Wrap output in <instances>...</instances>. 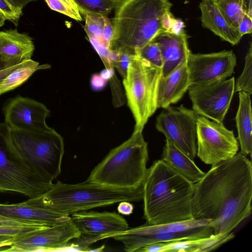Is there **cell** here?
Instances as JSON below:
<instances>
[{
	"label": "cell",
	"mask_w": 252,
	"mask_h": 252,
	"mask_svg": "<svg viewBox=\"0 0 252 252\" xmlns=\"http://www.w3.org/2000/svg\"><path fill=\"white\" fill-rule=\"evenodd\" d=\"M252 199V162L239 152L194 184L193 217L210 220L214 234L228 235L251 215Z\"/></svg>",
	"instance_id": "obj_1"
},
{
	"label": "cell",
	"mask_w": 252,
	"mask_h": 252,
	"mask_svg": "<svg viewBox=\"0 0 252 252\" xmlns=\"http://www.w3.org/2000/svg\"><path fill=\"white\" fill-rule=\"evenodd\" d=\"M194 184L161 159L148 168L142 186L144 218L151 224L193 219Z\"/></svg>",
	"instance_id": "obj_2"
},
{
	"label": "cell",
	"mask_w": 252,
	"mask_h": 252,
	"mask_svg": "<svg viewBox=\"0 0 252 252\" xmlns=\"http://www.w3.org/2000/svg\"><path fill=\"white\" fill-rule=\"evenodd\" d=\"M168 0H123L112 20L111 50L134 55L164 32L162 19L170 11Z\"/></svg>",
	"instance_id": "obj_3"
},
{
	"label": "cell",
	"mask_w": 252,
	"mask_h": 252,
	"mask_svg": "<svg viewBox=\"0 0 252 252\" xmlns=\"http://www.w3.org/2000/svg\"><path fill=\"white\" fill-rule=\"evenodd\" d=\"M142 188L135 189L114 188L85 181L76 184H53L44 193L26 202L70 216L74 213L122 201L142 199Z\"/></svg>",
	"instance_id": "obj_4"
},
{
	"label": "cell",
	"mask_w": 252,
	"mask_h": 252,
	"mask_svg": "<svg viewBox=\"0 0 252 252\" xmlns=\"http://www.w3.org/2000/svg\"><path fill=\"white\" fill-rule=\"evenodd\" d=\"M148 144L142 131L111 150L92 171L86 181L126 189L142 188L148 168Z\"/></svg>",
	"instance_id": "obj_5"
},
{
	"label": "cell",
	"mask_w": 252,
	"mask_h": 252,
	"mask_svg": "<svg viewBox=\"0 0 252 252\" xmlns=\"http://www.w3.org/2000/svg\"><path fill=\"white\" fill-rule=\"evenodd\" d=\"M10 138L22 158L44 179L52 183L60 175L64 142L54 128L37 131L10 128Z\"/></svg>",
	"instance_id": "obj_6"
},
{
	"label": "cell",
	"mask_w": 252,
	"mask_h": 252,
	"mask_svg": "<svg viewBox=\"0 0 252 252\" xmlns=\"http://www.w3.org/2000/svg\"><path fill=\"white\" fill-rule=\"evenodd\" d=\"M161 69L138 54L132 56L123 85L128 106L134 117V130L143 131L158 107V89Z\"/></svg>",
	"instance_id": "obj_7"
},
{
	"label": "cell",
	"mask_w": 252,
	"mask_h": 252,
	"mask_svg": "<svg viewBox=\"0 0 252 252\" xmlns=\"http://www.w3.org/2000/svg\"><path fill=\"white\" fill-rule=\"evenodd\" d=\"M20 157L10 138V128L0 123V192H14L29 198L48 190L52 186Z\"/></svg>",
	"instance_id": "obj_8"
},
{
	"label": "cell",
	"mask_w": 252,
	"mask_h": 252,
	"mask_svg": "<svg viewBox=\"0 0 252 252\" xmlns=\"http://www.w3.org/2000/svg\"><path fill=\"white\" fill-rule=\"evenodd\" d=\"M214 234L209 220L193 218L190 220L140 226L108 235L104 239L113 238L121 242L127 252H136L151 244L197 239Z\"/></svg>",
	"instance_id": "obj_9"
},
{
	"label": "cell",
	"mask_w": 252,
	"mask_h": 252,
	"mask_svg": "<svg viewBox=\"0 0 252 252\" xmlns=\"http://www.w3.org/2000/svg\"><path fill=\"white\" fill-rule=\"evenodd\" d=\"M196 145V156L211 166L233 158L239 150V142L232 130L223 123L201 116L197 121Z\"/></svg>",
	"instance_id": "obj_10"
},
{
	"label": "cell",
	"mask_w": 252,
	"mask_h": 252,
	"mask_svg": "<svg viewBox=\"0 0 252 252\" xmlns=\"http://www.w3.org/2000/svg\"><path fill=\"white\" fill-rule=\"evenodd\" d=\"M199 115L183 105L164 108L157 118L156 127L166 140L190 158L196 156V126Z\"/></svg>",
	"instance_id": "obj_11"
},
{
	"label": "cell",
	"mask_w": 252,
	"mask_h": 252,
	"mask_svg": "<svg viewBox=\"0 0 252 252\" xmlns=\"http://www.w3.org/2000/svg\"><path fill=\"white\" fill-rule=\"evenodd\" d=\"M235 78L197 85L188 91L192 110L199 116L222 123L234 93Z\"/></svg>",
	"instance_id": "obj_12"
},
{
	"label": "cell",
	"mask_w": 252,
	"mask_h": 252,
	"mask_svg": "<svg viewBox=\"0 0 252 252\" xmlns=\"http://www.w3.org/2000/svg\"><path fill=\"white\" fill-rule=\"evenodd\" d=\"M81 234L71 219L47 228L32 231L13 240L7 252L54 251L66 248Z\"/></svg>",
	"instance_id": "obj_13"
},
{
	"label": "cell",
	"mask_w": 252,
	"mask_h": 252,
	"mask_svg": "<svg viewBox=\"0 0 252 252\" xmlns=\"http://www.w3.org/2000/svg\"><path fill=\"white\" fill-rule=\"evenodd\" d=\"M236 64V57L231 50L190 53L187 61L190 86L225 80L234 73Z\"/></svg>",
	"instance_id": "obj_14"
},
{
	"label": "cell",
	"mask_w": 252,
	"mask_h": 252,
	"mask_svg": "<svg viewBox=\"0 0 252 252\" xmlns=\"http://www.w3.org/2000/svg\"><path fill=\"white\" fill-rule=\"evenodd\" d=\"M3 111L4 122L11 129L37 131L50 128L46 122L50 110L33 99L16 96L6 102Z\"/></svg>",
	"instance_id": "obj_15"
},
{
	"label": "cell",
	"mask_w": 252,
	"mask_h": 252,
	"mask_svg": "<svg viewBox=\"0 0 252 252\" xmlns=\"http://www.w3.org/2000/svg\"><path fill=\"white\" fill-rule=\"evenodd\" d=\"M70 219L81 234L91 237L92 243L103 239L111 234L126 230V220L115 213L79 212L71 215Z\"/></svg>",
	"instance_id": "obj_16"
},
{
	"label": "cell",
	"mask_w": 252,
	"mask_h": 252,
	"mask_svg": "<svg viewBox=\"0 0 252 252\" xmlns=\"http://www.w3.org/2000/svg\"><path fill=\"white\" fill-rule=\"evenodd\" d=\"M185 31L179 33L162 32L153 39L158 45L163 62L161 76L168 75L188 60L190 51Z\"/></svg>",
	"instance_id": "obj_17"
},
{
	"label": "cell",
	"mask_w": 252,
	"mask_h": 252,
	"mask_svg": "<svg viewBox=\"0 0 252 252\" xmlns=\"http://www.w3.org/2000/svg\"><path fill=\"white\" fill-rule=\"evenodd\" d=\"M34 48L32 38L16 29L0 32V57L8 67L31 60Z\"/></svg>",
	"instance_id": "obj_18"
},
{
	"label": "cell",
	"mask_w": 252,
	"mask_h": 252,
	"mask_svg": "<svg viewBox=\"0 0 252 252\" xmlns=\"http://www.w3.org/2000/svg\"><path fill=\"white\" fill-rule=\"evenodd\" d=\"M234 237L228 235L213 234L210 236L146 245L136 251L140 252H204L213 251Z\"/></svg>",
	"instance_id": "obj_19"
},
{
	"label": "cell",
	"mask_w": 252,
	"mask_h": 252,
	"mask_svg": "<svg viewBox=\"0 0 252 252\" xmlns=\"http://www.w3.org/2000/svg\"><path fill=\"white\" fill-rule=\"evenodd\" d=\"M187 61L167 76L160 77L158 89V108L164 109L177 103L188 91L190 82Z\"/></svg>",
	"instance_id": "obj_20"
},
{
	"label": "cell",
	"mask_w": 252,
	"mask_h": 252,
	"mask_svg": "<svg viewBox=\"0 0 252 252\" xmlns=\"http://www.w3.org/2000/svg\"><path fill=\"white\" fill-rule=\"evenodd\" d=\"M0 214L18 220L52 226L70 219L69 216L28 204L26 201L15 204L0 203Z\"/></svg>",
	"instance_id": "obj_21"
},
{
	"label": "cell",
	"mask_w": 252,
	"mask_h": 252,
	"mask_svg": "<svg viewBox=\"0 0 252 252\" xmlns=\"http://www.w3.org/2000/svg\"><path fill=\"white\" fill-rule=\"evenodd\" d=\"M202 26L232 45L238 44L242 36L223 16L213 1H202L199 4Z\"/></svg>",
	"instance_id": "obj_22"
},
{
	"label": "cell",
	"mask_w": 252,
	"mask_h": 252,
	"mask_svg": "<svg viewBox=\"0 0 252 252\" xmlns=\"http://www.w3.org/2000/svg\"><path fill=\"white\" fill-rule=\"evenodd\" d=\"M161 159L193 184L197 183L205 174L193 159L166 139Z\"/></svg>",
	"instance_id": "obj_23"
},
{
	"label": "cell",
	"mask_w": 252,
	"mask_h": 252,
	"mask_svg": "<svg viewBox=\"0 0 252 252\" xmlns=\"http://www.w3.org/2000/svg\"><path fill=\"white\" fill-rule=\"evenodd\" d=\"M239 93V106L235 117L240 153L251 157L252 151V115L250 94Z\"/></svg>",
	"instance_id": "obj_24"
},
{
	"label": "cell",
	"mask_w": 252,
	"mask_h": 252,
	"mask_svg": "<svg viewBox=\"0 0 252 252\" xmlns=\"http://www.w3.org/2000/svg\"><path fill=\"white\" fill-rule=\"evenodd\" d=\"M47 64L39 65L32 59L23 62L0 83V95L21 85L36 70L47 68Z\"/></svg>",
	"instance_id": "obj_25"
},
{
	"label": "cell",
	"mask_w": 252,
	"mask_h": 252,
	"mask_svg": "<svg viewBox=\"0 0 252 252\" xmlns=\"http://www.w3.org/2000/svg\"><path fill=\"white\" fill-rule=\"evenodd\" d=\"M81 15L94 14L107 17L123 0H73Z\"/></svg>",
	"instance_id": "obj_26"
},
{
	"label": "cell",
	"mask_w": 252,
	"mask_h": 252,
	"mask_svg": "<svg viewBox=\"0 0 252 252\" xmlns=\"http://www.w3.org/2000/svg\"><path fill=\"white\" fill-rule=\"evenodd\" d=\"M213 2L228 22L237 29L246 14L243 0H214Z\"/></svg>",
	"instance_id": "obj_27"
},
{
	"label": "cell",
	"mask_w": 252,
	"mask_h": 252,
	"mask_svg": "<svg viewBox=\"0 0 252 252\" xmlns=\"http://www.w3.org/2000/svg\"><path fill=\"white\" fill-rule=\"evenodd\" d=\"M252 44L245 58V65L240 76L235 81L234 93L243 92L252 94Z\"/></svg>",
	"instance_id": "obj_28"
},
{
	"label": "cell",
	"mask_w": 252,
	"mask_h": 252,
	"mask_svg": "<svg viewBox=\"0 0 252 252\" xmlns=\"http://www.w3.org/2000/svg\"><path fill=\"white\" fill-rule=\"evenodd\" d=\"M50 226H19L0 225V247L10 246L13 240L23 234Z\"/></svg>",
	"instance_id": "obj_29"
},
{
	"label": "cell",
	"mask_w": 252,
	"mask_h": 252,
	"mask_svg": "<svg viewBox=\"0 0 252 252\" xmlns=\"http://www.w3.org/2000/svg\"><path fill=\"white\" fill-rule=\"evenodd\" d=\"M49 7L77 21L83 20L73 0H45Z\"/></svg>",
	"instance_id": "obj_30"
},
{
	"label": "cell",
	"mask_w": 252,
	"mask_h": 252,
	"mask_svg": "<svg viewBox=\"0 0 252 252\" xmlns=\"http://www.w3.org/2000/svg\"><path fill=\"white\" fill-rule=\"evenodd\" d=\"M137 54L152 65L162 68L163 62L160 51L158 45L155 41L152 40L146 44Z\"/></svg>",
	"instance_id": "obj_31"
},
{
	"label": "cell",
	"mask_w": 252,
	"mask_h": 252,
	"mask_svg": "<svg viewBox=\"0 0 252 252\" xmlns=\"http://www.w3.org/2000/svg\"><path fill=\"white\" fill-rule=\"evenodd\" d=\"M104 18L105 17L94 14H87L85 16L84 30L87 36L102 39V33L104 24Z\"/></svg>",
	"instance_id": "obj_32"
},
{
	"label": "cell",
	"mask_w": 252,
	"mask_h": 252,
	"mask_svg": "<svg viewBox=\"0 0 252 252\" xmlns=\"http://www.w3.org/2000/svg\"><path fill=\"white\" fill-rule=\"evenodd\" d=\"M88 37L90 43L103 62L106 68H114L109 61L111 49L106 45L103 39L92 36Z\"/></svg>",
	"instance_id": "obj_33"
},
{
	"label": "cell",
	"mask_w": 252,
	"mask_h": 252,
	"mask_svg": "<svg viewBox=\"0 0 252 252\" xmlns=\"http://www.w3.org/2000/svg\"><path fill=\"white\" fill-rule=\"evenodd\" d=\"M118 53V56L114 64V67L116 68L123 78H124L133 55L124 52Z\"/></svg>",
	"instance_id": "obj_34"
},
{
	"label": "cell",
	"mask_w": 252,
	"mask_h": 252,
	"mask_svg": "<svg viewBox=\"0 0 252 252\" xmlns=\"http://www.w3.org/2000/svg\"><path fill=\"white\" fill-rule=\"evenodd\" d=\"M0 13L13 23L15 26L18 25L21 15L16 13L7 3L5 0H0Z\"/></svg>",
	"instance_id": "obj_35"
},
{
	"label": "cell",
	"mask_w": 252,
	"mask_h": 252,
	"mask_svg": "<svg viewBox=\"0 0 252 252\" xmlns=\"http://www.w3.org/2000/svg\"><path fill=\"white\" fill-rule=\"evenodd\" d=\"M0 223L2 225L19 226H47L32 221L10 218L1 214H0Z\"/></svg>",
	"instance_id": "obj_36"
},
{
	"label": "cell",
	"mask_w": 252,
	"mask_h": 252,
	"mask_svg": "<svg viewBox=\"0 0 252 252\" xmlns=\"http://www.w3.org/2000/svg\"><path fill=\"white\" fill-rule=\"evenodd\" d=\"M113 36L114 27L112 21L107 17H105L102 37L106 45L110 49Z\"/></svg>",
	"instance_id": "obj_37"
},
{
	"label": "cell",
	"mask_w": 252,
	"mask_h": 252,
	"mask_svg": "<svg viewBox=\"0 0 252 252\" xmlns=\"http://www.w3.org/2000/svg\"><path fill=\"white\" fill-rule=\"evenodd\" d=\"M237 30L242 36L247 34H251L252 32V16L245 14Z\"/></svg>",
	"instance_id": "obj_38"
},
{
	"label": "cell",
	"mask_w": 252,
	"mask_h": 252,
	"mask_svg": "<svg viewBox=\"0 0 252 252\" xmlns=\"http://www.w3.org/2000/svg\"><path fill=\"white\" fill-rule=\"evenodd\" d=\"M10 7L18 14L23 15V9L31 1L36 0H5Z\"/></svg>",
	"instance_id": "obj_39"
},
{
	"label": "cell",
	"mask_w": 252,
	"mask_h": 252,
	"mask_svg": "<svg viewBox=\"0 0 252 252\" xmlns=\"http://www.w3.org/2000/svg\"><path fill=\"white\" fill-rule=\"evenodd\" d=\"M107 81L104 80L100 74H94L91 80L92 88L95 91H99L102 89L106 85Z\"/></svg>",
	"instance_id": "obj_40"
},
{
	"label": "cell",
	"mask_w": 252,
	"mask_h": 252,
	"mask_svg": "<svg viewBox=\"0 0 252 252\" xmlns=\"http://www.w3.org/2000/svg\"><path fill=\"white\" fill-rule=\"evenodd\" d=\"M133 210V206L130 202L122 201L118 206V211L119 213L124 215L131 214Z\"/></svg>",
	"instance_id": "obj_41"
},
{
	"label": "cell",
	"mask_w": 252,
	"mask_h": 252,
	"mask_svg": "<svg viewBox=\"0 0 252 252\" xmlns=\"http://www.w3.org/2000/svg\"><path fill=\"white\" fill-rule=\"evenodd\" d=\"M11 66L0 71V83L11 72L17 68L22 63Z\"/></svg>",
	"instance_id": "obj_42"
},
{
	"label": "cell",
	"mask_w": 252,
	"mask_h": 252,
	"mask_svg": "<svg viewBox=\"0 0 252 252\" xmlns=\"http://www.w3.org/2000/svg\"><path fill=\"white\" fill-rule=\"evenodd\" d=\"M99 74L102 78L107 81L113 77L114 75V68H105Z\"/></svg>",
	"instance_id": "obj_43"
},
{
	"label": "cell",
	"mask_w": 252,
	"mask_h": 252,
	"mask_svg": "<svg viewBox=\"0 0 252 252\" xmlns=\"http://www.w3.org/2000/svg\"><path fill=\"white\" fill-rule=\"evenodd\" d=\"M246 13L252 16V0H243Z\"/></svg>",
	"instance_id": "obj_44"
},
{
	"label": "cell",
	"mask_w": 252,
	"mask_h": 252,
	"mask_svg": "<svg viewBox=\"0 0 252 252\" xmlns=\"http://www.w3.org/2000/svg\"><path fill=\"white\" fill-rule=\"evenodd\" d=\"M8 67H8L7 64L1 60L0 57V71Z\"/></svg>",
	"instance_id": "obj_45"
},
{
	"label": "cell",
	"mask_w": 252,
	"mask_h": 252,
	"mask_svg": "<svg viewBox=\"0 0 252 252\" xmlns=\"http://www.w3.org/2000/svg\"><path fill=\"white\" fill-rule=\"evenodd\" d=\"M5 17L0 13V27L4 24L5 21L6 20Z\"/></svg>",
	"instance_id": "obj_46"
},
{
	"label": "cell",
	"mask_w": 252,
	"mask_h": 252,
	"mask_svg": "<svg viewBox=\"0 0 252 252\" xmlns=\"http://www.w3.org/2000/svg\"><path fill=\"white\" fill-rule=\"evenodd\" d=\"M202 1H214V0H202Z\"/></svg>",
	"instance_id": "obj_47"
},
{
	"label": "cell",
	"mask_w": 252,
	"mask_h": 252,
	"mask_svg": "<svg viewBox=\"0 0 252 252\" xmlns=\"http://www.w3.org/2000/svg\"><path fill=\"white\" fill-rule=\"evenodd\" d=\"M0 225H2V224H1L0 223Z\"/></svg>",
	"instance_id": "obj_48"
}]
</instances>
